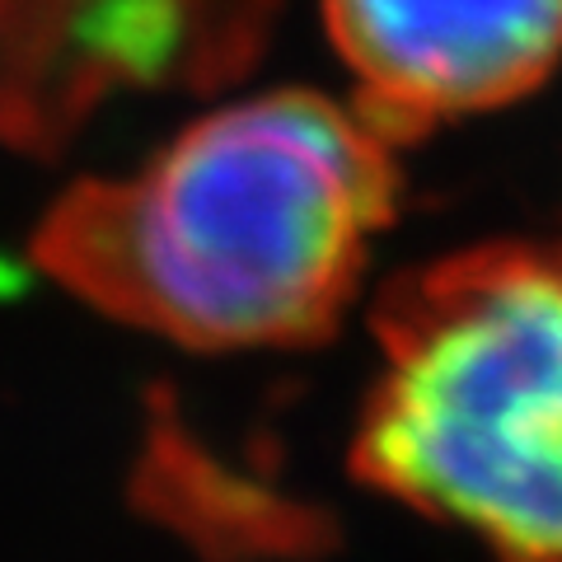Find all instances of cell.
Here are the masks:
<instances>
[{"instance_id":"1","label":"cell","mask_w":562,"mask_h":562,"mask_svg":"<svg viewBox=\"0 0 562 562\" xmlns=\"http://www.w3.org/2000/svg\"><path fill=\"white\" fill-rule=\"evenodd\" d=\"M394 150L351 99H235L136 173L76 183L33 258L70 295L183 347H305L357 301L398 202Z\"/></svg>"},{"instance_id":"2","label":"cell","mask_w":562,"mask_h":562,"mask_svg":"<svg viewBox=\"0 0 562 562\" xmlns=\"http://www.w3.org/2000/svg\"><path fill=\"white\" fill-rule=\"evenodd\" d=\"M375 351L351 473L492 562H562V235L403 272Z\"/></svg>"},{"instance_id":"3","label":"cell","mask_w":562,"mask_h":562,"mask_svg":"<svg viewBox=\"0 0 562 562\" xmlns=\"http://www.w3.org/2000/svg\"><path fill=\"white\" fill-rule=\"evenodd\" d=\"M277 0H0V136L57 155L103 99L216 90L268 43Z\"/></svg>"},{"instance_id":"4","label":"cell","mask_w":562,"mask_h":562,"mask_svg":"<svg viewBox=\"0 0 562 562\" xmlns=\"http://www.w3.org/2000/svg\"><path fill=\"white\" fill-rule=\"evenodd\" d=\"M351 103L403 146L535 94L562 61V0H319Z\"/></svg>"}]
</instances>
